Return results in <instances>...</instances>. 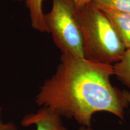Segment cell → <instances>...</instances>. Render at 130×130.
I'll list each match as a JSON object with an SVG mask.
<instances>
[{"label":"cell","instance_id":"obj_1","mask_svg":"<svg viewBox=\"0 0 130 130\" xmlns=\"http://www.w3.org/2000/svg\"><path fill=\"white\" fill-rule=\"evenodd\" d=\"M113 75V65L61 54L56 71L42 84L35 102L81 126H91L97 112H108L123 119L128 103L123 91L111 84Z\"/></svg>","mask_w":130,"mask_h":130},{"label":"cell","instance_id":"obj_2","mask_svg":"<svg viewBox=\"0 0 130 130\" xmlns=\"http://www.w3.org/2000/svg\"><path fill=\"white\" fill-rule=\"evenodd\" d=\"M75 14L83 36L84 58L103 64L118 62L126 48L104 12L92 1L75 6Z\"/></svg>","mask_w":130,"mask_h":130},{"label":"cell","instance_id":"obj_3","mask_svg":"<svg viewBox=\"0 0 130 130\" xmlns=\"http://www.w3.org/2000/svg\"><path fill=\"white\" fill-rule=\"evenodd\" d=\"M44 21L46 32L51 35L61 54L84 58L83 36L72 0H52Z\"/></svg>","mask_w":130,"mask_h":130},{"label":"cell","instance_id":"obj_4","mask_svg":"<svg viewBox=\"0 0 130 130\" xmlns=\"http://www.w3.org/2000/svg\"><path fill=\"white\" fill-rule=\"evenodd\" d=\"M60 115L49 107H41L36 112L27 115L21 121L23 126L32 125L36 130H69L63 123Z\"/></svg>","mask_w":130,"mask_h":130},{"label":"cell","instance_id":"obj_5","mask_svg":"<svg viewBox=\"0 0 130 130\" xmlns=\"http://www.w3.org/2000/svg\"><path fill=\"white\" fill-rule=\"evenodd\" d=\"M98 7L109 19L126 50L130 49V14Z\"/></svg>","mask_w":130,"mask_h":130},{"label":"cell","instance_id":"obj_6","mask_svg":"<svg viewBox=\"0 0 130 130\" xmlns=\"http://www.w3.org/2000/svg\"><path fill=\"white\" fill-rule=\"evenodd\" d=\"M23 2L28 10L31 25L32 29L41 33L46 32L43 12V2L45 0H18Z\"/></svg>","mask_w":130,"mask_h":130},{"label":"cell","instance_id":"obj_7","mask_svg":"<svg viewBox=\"0 0 130 130\" xmlns=\"http://www.w3.org/2000/svg\"><path fill=\"white\" fill-rule=\"evenodd\" d=\"M113 66V75L130 88V49H126L121 59Z\"/></svg>","mask_w":130,"mask_h":130},{"label":"cell","instance_id":"obj_8","mask_svg":"<svg viewBox=\"0 0 130 130\" xmlns=\"http://www.w3.org/2000/svg\"><path fill=\"white\" fill-rule=\"evenodd\" d=\"M93 2L99 7L130 14V0H93Z\"/></svg>","mask_w":130,"mask_h":130},{"label":"cell","instance_id":"obj_9","mask_svg":"<svg viewBox=\"0 0 130 130\" xmlns=\"http://www.w3.org/2000/svg\"><path fill=\"white\" fill-rule=\"evenodd\" d=\"M1 108L0 107V130H17V128L12 122H4L1 116Z\"/></svg>","mask_w":130,"mask_h":130},{"label":"cell","instance_id":"obj_10","mask_svg":"<svg viewBox=\"0 0 130 130\" xmlns=\"http://www.w3.org/2000/svg\"><path fill=\"white\" fill-rule=\"evenodd\" d=\"M72 1L76 6L81 7V6H84L87 3L92 2V1H93V0H72Z\"/></svg>","mask_w":130,"mask_h":130},{"label":"cell","instance_id":"obj_11","mask_svg":"<svg viewBox=\"0 0 130 130\" xmlns=\"http://www.w3.org/2000/svg\"><path fill=\"white\" fill-rule=\"evenodd\" d=\"M123 95L126 98L128 103V106H129V114H130V92L127 90H123Z\"/></svg>","mask_w":130,"mask_h":130},{"label":"cell","instance_id":"obj_12","mask_svg":"<svg viewBox=\"0 0 130 130\" xmlns=\"http://www.w3.org/2000/svg\"><path fill=\"white\" fill-rule=\"evenodd\" d=\"M78 130H93L91 128V126H80Z\"/></svg>","mask_w":130,"mask_h":130}]
</instances>
